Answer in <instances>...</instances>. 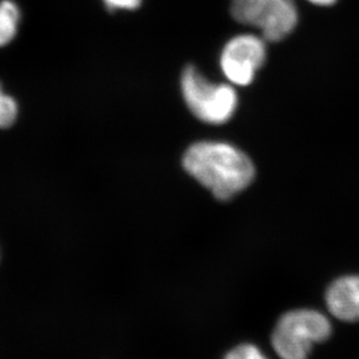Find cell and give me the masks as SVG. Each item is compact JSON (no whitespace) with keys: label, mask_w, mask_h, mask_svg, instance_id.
Masks as SVG:
<instances>
[{"label":"cell","mask_w":359,"mask_h":359,"mask_svg":"<svg viewBox=\"0 0 359 359\" xmlns=\"http://www.w3.org/2000/svg\"><path fill=\"white\" fill-rule=\"evenodd\" d=\"M328 309L346 322L359 321V276H346L335 280L325 293Z\"/></svg>","instance_id":"8992f818"},{"label":"cell","mask_w":359,"mask_h":359,"mask_svg":"<svg viewBox=\"0 0 359 359\" xmlns=\"http://www.w3.org/2000/svg\"><path fill=\"white\" fill-rule=\"evenodd\" d=\"M181 89L187 107L207 124H224L237 109L238 96L231 86L212 83L193 66L183 72Z\"/></svg>","instance_id":"3957f363"},{"label":"cell","mask_w":359,"mask_h":359,"mask_svg":"<svg viewBox=\"0 0 359 359\" xmlns=\"http://www.w3.org/2000/svg\"><path fill=\"white\" fill-rule=\"evenodd\" d=\"M183 167L222 201L230 200L248 188L256 174L245 153L222 142H195L183 156Z\"/></svg>","instance_id":"6da1fadb"},{"label":"cell","mask_w":359,"mask_h":359,"mask_svg":"<svg viewBox=\"0 0 359 359\" xmlns=\"http://www.w3.org/2000/svg\"><path fill=\"white\" fill-rule=\"evenodd\" d=\"M230 10L236 21L258 28L265 41H281L299 20L294 0H231Z\"/></svg>","instance_id":"277c9868"},{"label":"cell","mask_w":359,"mask_h":359,"mask_svg":"<svg viewBox=\"0 0 359 359\" xmlns=\"http://www.w3.org/2000/svg\"><path fill=\"white\" fill-rule=\"evenodd\" d=\"M307 1L318 5V6H332L334 4L337 3L339 0H307Z\"/></svg>","instance_id":"8fae6325"},{"label":"cell","mask_w":359,"mask_h":359,"mask_svg":"<svg viewBox=\"0 0 359 359\" xmlns=\"http://www.w3.org/2000/svg\"><path fill=\"white\" fill-rule=\"evenodd\" d=\"M332 325L320 311L297 309L280 318L272 334L273 349L281 359H308L313 346L325 342Z\"/></svg>","instance_id":"7a4b0ae2"},{"label":"cell","mask_w":359,"mask_h":359,"mask_svg":"<svg viewBox=\"0 0 359 359\" xmlns=\"http://www.w3.org/2000/svg\"><path fill=\"white\" fill-rule=\"evenodd\" d=\"M105 6L110 11L137 10L142 5V0H103Z\"/></svg>","instance_id":"30bf717a"},{"label":"cell","mask_w":359,"mask_h":359,"mask_svg":"<svg viewBox=\"0 0 359 359\" xmlns=\"http://www.w3.org/2000/svg\"><path fill=\"white\" fill-rule=\"evenodd\" d=\"M17 102L1 91L0 87V128H10L17 119Z\"/></svg>","instance_id":"ba28073f"},{"label":"cell","mask_w":359,"mask_h":359,"mask_svg":"<svg viewBox=\"0 0 359 359\" xmlns=\"http://www.w3.org/2000/svg\"><path fill=\"white\" fill-rule=\"evenodd\" d=\"M224 359H267L259 348L253 344H241L226 353Z\"/></svg>","instance_id":"9c48e42d"},{"label":"cell","mask_w":359,"mask_h":359,"mask_svg":"<svg viewBox=\"0 0 359 359\" xmlns=\"http://www.w3.org/2000/svg\"><path fill=\"white\" fill-rule=\"evenodd\" d=\"M266 60V43L264 38L242 34L232 38L225 45L221 55V69L230 83L245 87L252 83L257 72Z\"/></svg>","instance_id":"5b68a950"},{"label":"cell","mask_w":359,"mask_h":359,"mask_svg":"<svg viewBox=\"0 0 359 359\" xmlns=\"http://www.w3.org/2000/svg\"><path fill=\"white\" fill-rule=\"evenodd\" d=\"M20 10L12 0L0 1V47L6 46L17 34L20 22Z\"/></svg>","instance_id":"52a82bcc"}]
</instances>
